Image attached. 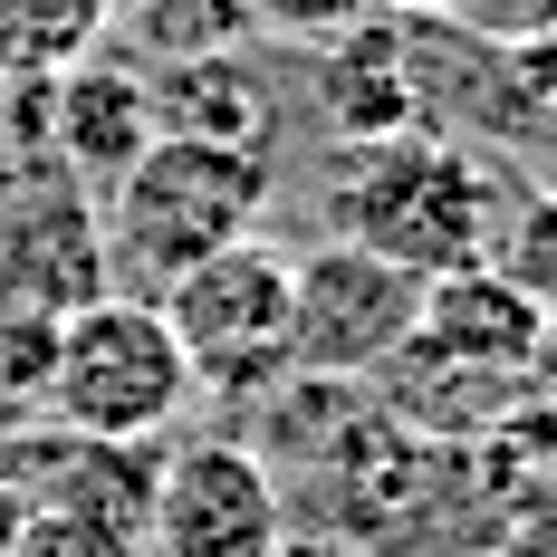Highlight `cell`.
Here are the masks:
<instances>
[{
  "mask_svg": "<svg viewBox=\"0 0 557 557\" xmlns=\"http://www.w3.org/2000/svg\"><path fill=\"white\" fill-rule=\"evenodd\" d=\"M250 10V29H270V39H298V49H318L336 29H356L375 0H240Z\"/></svg>",
  "mask_w": 557,
  "mask_h": 557,
  "instance_id": "18",
  "label": "cell"
},
{
  "mask_svg": "<svg viewBox=\"0 0 557 557\" xmlns=\"http://www.w3.org/2000/svg\"><path fill=\"white\" fill-rule=\"evenodd\" d=\"M115 29V0H0V67L58 77L77 58H97Z\"/></svg>",
  "mask_w": 557,
  "mask_h": 557,
  "instance_id": "12",
  "label": "cell"
},
{
  "mask_svg": "<svg viewBox=\"0 0 557 557\" xmlns=\"http://www.w3.org/2000/svg\"><path fill=\"white\" fill-rule=\"evenodd\" d=\"M135 29L173 58H212V49H240L250 39V10L240 0H154V10H135Z\"/></svg>",
  "mask_w": 557,
  "mask_h": 557,
  "instance_id": "17",
  "label": "cell"
},
{
  "mask_svg": "<svg viewBox=\"0 0 557 557\" xmlns=\"http://www.w3.org/2000/svg\"><path fill=\"white\" fill-rule=\"evenodd\" d=\"M0 278L49 298L58 318L97 308L115 288L107 260V212L87 202V183L58 164H20V193H10V222H0Z\"/></svg>",
  "mask_w": 557,
  "mask_h": 557,
  "instance_id": "7",
  "label": "cell"
},
{
  "mask_svg": "<svg viewBox=\"0 0 557 557\" xmlns=\"http://www.w3.org/2000/svg\"><path fill=\"white\" fill-rule=\"evenodd\" d=\"M491 260L509 270V288L539 308L557 327V183H529L519 202L500 212V240H491Z\"/></svg>",
  "mask_w": 557,
  "mask_h": 557,
  "instance_id": "14",
  "label": "cell"
},
{
  "mask_svg": "<svg viewBox=\"0 0 557 557\" xmlns=\"http://www.w3.org/2000/svg\"><path fill=\"white\" fill-rule=\"evenodd\" d=\"M10 193H20V164H0V222H10Z\"/></svg>",
  "mask_w": 557,
  "mask_h": 557,
  "instance_id": "23",
  "label": "cell"
},
{
  "mask_svg": "<svg viewBox=\"0 0 557 557\" xmlns=\"http://www.w3.org/2000/svg\"><path fill=\"white\" fill-rule=\"evenodd\" d=\"M394 20H461V10H481V0H375Z\"/></svg>",
  "mask_w": 557,
  "mask_h": 557,
  "instance_id": "21",
  "label": "cell"
},
{
  "mask_svg": "<svg viewBox=\"0 0 557 557\" xmlns=\"http://www.w3.org/2000/svg\"><path fill=\"white\" fill-rule=\"evenodd\" d=\"M288 491L250 443H183L154 471V557H278Z\"/></svg>",
  "mask_w": 557,
  "mask_h": 557,
  "instance_id": "6",
  "label": "cell"
},
{
  "mask_svg": "<svg viewBox=\"0 0 557 557\" xmlns=\"http://www.w3.org/2000/svg\"><path fill=\"white\" fill-rule=\"evenodd\" d=\"M548 318L509 288L500 260H471V270L423 278V318H413V366H443V375H539L548 356Z\"/></svg>",
  "mask_w": 557,
  "mask_h": 557,
  "instance_id": "8",
  "label": "cell"
},
{
  "mask_svg": "<svg viewBox=\"0 0 557 557\" xmlns=\"http://www.w3.org/2000/svg\"><path fill=\"white\" fill-rule=\"evenodd\" d=\"M58 327H67V318H58L49 298H29V288L0 278V404H39V394H49Z\"/></svg>",
  "mask_w": 557,
  "mask_h": 557,
  "instance_id": "16",
  "label": "cell"
},
{
  "mask_svg": "<svg viewBox=\"0 0 557 557\" xmlns=\"http://www.w3.org/2000/svg\"><path fill=\"white\" fill-rule=\"evenodd\" d=\"M500 183L461 135H394V145H356V164L336 173L327 240H356L413 278H443L491 260L500 240Z\"/></svg>",
  "mask_w": 557,
  "mask_h": 557,
  "instance_id": "1",
  "label": "cell"
},
{
  "mask_svg": "<svg viewBox=\"0 0 557 557\" xmlns=\"http://www.w3.org/2000/svg\"><path fill=\"white\" fill-rule=\"evenodd\" d=\"M97 212H107V260L164 288V278L202 270L212 250H231V240L260 231V212H270V154L154 135L145 164L115 173Z\"/></svg>",
  "mask_w": 557,
  "mask_h": 557,
  "instance_id": "2",
  "label": "cell"
},
{
  "mask_svg": "<svg viewBox=\"0 0 557 557\" xmlns=\"http://www.w3.org/2000/svg\"><path fill=\"white\" fill-rule=\"evenodd\" d=\"M500 67V135H548L557 125V29H491Z\"/></svg>",
  "mask_w": 557,
  "mask_h": 557,
  "instance_id": "15",
  "label": "cell"
},
{
  "mask_svg": "<svg viewBox=\"0 0 557 557\" xmlns=\"http://www.w3.org/2000/svg\"><path fill=\"white\" fill-rule=\"evenodd\" d=\"M278 557H366V548H356V539H336V529H308V539L288 529V548H278Z\"/></svg>",
  "mask_w": 557,
  "mask_h": 557,
  "instance_id": "20",
  "label": "cell"
},
{
  "mask_svg": "<svg viewBox=\"0 0 557 557\" xmlns=\"http://www.w3.org/2000/svg\"><path fill=\"white\" fill-rule=\"evenodd\" d=\"M183 404H193V366H183L154 298H115L107 288L97 308H77L58 327V366H49V394H39L49 423L154 451Z\"/></svg>",
  "mask_w": 557,
  "mask_h": 557,
  "instance_id": "3",
  "label": "cell"
},
{
  "mask_svg": "<svg viewBox=\"0 0 557 557\" xmlns=\"http://www.w3.org/2000/svg\"><path fill=\"white\" fill-rule=\"evenodd\" d=\"M423 318V278L356 250V240H318L308 260H288V366L298 385H366L413 346Z\"/></svg>",
  "mask_w": 557,
  "mask_h": 557,
  "instance_id": "5",
  "label": "cell"
},
{
  "mask_svg": "<svg viewBox=\"0 0 557 557\" xmlns=\"http://www.w3.org/2000/svg\"><path fill=\"white\" fill-rule=\"evenodd\" d=\"M115 10H154V0H115Z\"/></svg>",
  "mask_w": 557,
  "mask_h": 557,
  "instance_id": "24",
  "label": "cell"
},
{
  "mask_svg": "<svg viewBox=\"0 0 557 557\" xmlns=\"http://www.w3.org/2000/svg\"><path fill=\"white\" fill-rule=\"evenodd\" d=\"M20 557H154V519H135V509H77V500H29Z\"/></svg>",
  "mask_w": 557,
  "mask_h": 557,
  "instance_id": "13",
  "label": "cell"
},
{
  "mask_svg": "<svg viewBox=\"0 0 557 557\" xmlns=\"http://www.w3.org/2000/svg\"><path fill=\"white\" fill-rule=\"evenodd\" d=\"M154 125L183 145H231V154H270L278 145V87L250 67V49L173 58L154 77Z\"/></svg>",
  "mask_w": 557,
  "mask_h": 557,
  "instance_id": "11",
  "label": "cell"
},
{
  "mask_svg": "<svg viewBox=\"0 0 557 557\" xmlns=\"http://www.w3.org/2000/svg\"><path fill=\"white\" fill-rule=\"evenodd\" d=\"M164 327L183 346V366H193V394H278L298 385V366H288V250H270L260 231L250 240H231L212 250L202 270L164 278Z\"/></svg>",
  "mask_w": 557,
  "mask_h": 557,
  "instance_id": "4",
  "label": "cell"
},
{
  "mask_svg": "<svg viewBox=\"0 0 557 557\" xmlns=\"http://www.w3.org/2000/svg\"><path fill=\"white\" fill-rule=\"evenodd\" d=\"M20 539H29V500H20V481L0 471V557H20Z\"/></svg>",
  "mask_w": 557,
  "mask_h": 557,
  "instance_id": "19",
  "label": "cell"
},
{
  "mask_svg": "<svg viewBox=\"0 0 557 557\" xmlns=\"http://www.w3.org/2000/svg\"><path fill=\"white\" fill-rule=\"evenodd\" d=\"M318 107L346 145H394L423 135V97H413V20L366 10L356 29L318 39Z\"/></svg>",
  "mask_w": 557,
  "mask_h": 557,
  "instance_id": "10",
  "label": "cell"
},
{
  "mask_svg": "<svg viewBox=\"0 0 557 557\" xmlns=\"http://www.w3.org/2000/svg\"><path fill=\"white\" fill-rule=\"evenodd\" d=\"M500 29H557V0H509Z\"/></svg>",
  "mask_w": 557,
  "mask_h": 557,
  "instance_id": "22",
  "label": "cell"
},
{
  "mask_svg": "<svg viewBox=\"0 0 557 557\" xmlns=\"http://www.w3.org/2000/svg\"><path fill=\"white\" fill-rule=\"evenodd\" d=\"M164 125H154V77L145 67H125V58H77V67H58L49 87V164L77 173V183H115V173L145 164V145H154Z\"/></svg>",
  "mask_w": 557,
  "mask_h": 557,
  "instance_id": "9",
  "label": "cell"
}]
</instances>
